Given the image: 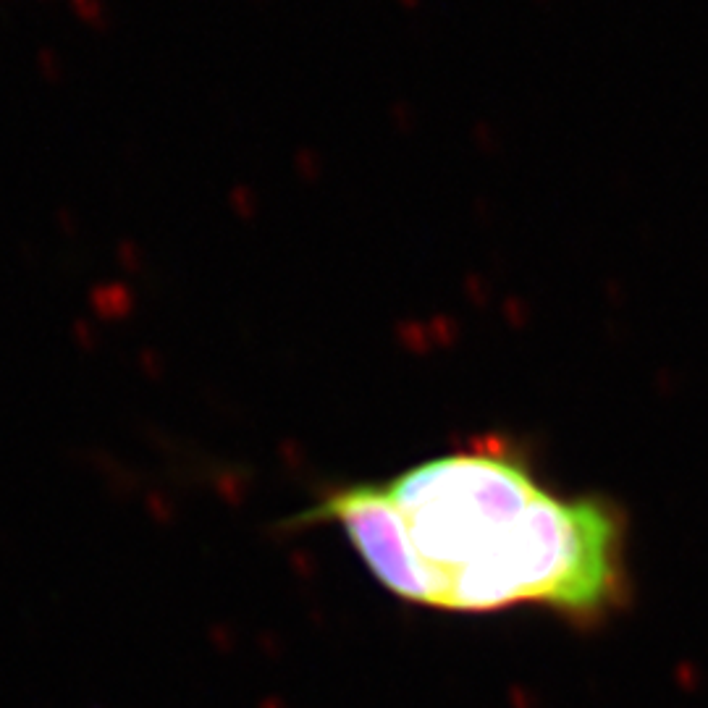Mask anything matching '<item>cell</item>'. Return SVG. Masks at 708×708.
<instances>
[{
	"mask_svg": "<svg viewBox=\"0 0 708 708\" xmlns=\"http://www.w3.org/2000/svg\"><path fill=\"white\" fill-rule=\"evenodd\" d=\"M294 525H339L383 588L431 609L543 604L598 617L625 593L619 512L556 496L499 446L433 457L383 483L331 486Z\"/></svg>",
	"mask_w": 708,
	"mask_h": 708,
	"instance_id": "cell-1",
	"label": "cell"
}]
</instances>
